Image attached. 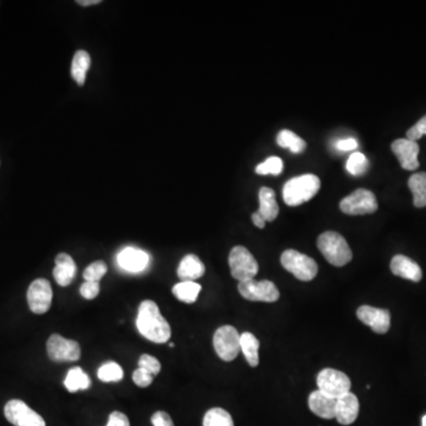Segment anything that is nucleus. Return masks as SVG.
<instances>
[{"label":"nucleus","mask_w":426,"mask_h":426,"mask_svg":"<svg viewBox=\"0 0 426 426\" xmlns=\"http://www.w3.org/2000/svg\"><path fill=\"white\" fill-rule=\"evenodd\" d=\"M136 327L138 333L154 344H166L172 335L170 323L161 315L155 302L145 300L138 307Z\"/></svg>","instance_id":"obj_1"},{"label":"nucleus","mask_w":426,"mask_h":426,"mask_svg":"<svg viewBox=\"0 0 426 426\" xmlns=\"http://www.w3.org/2000/svg\"><path fill=\"white\" fill-rule=\"evenodd\" d=\"M321 181L315 174H302L288 180L283 186V200L288 206H298L315 197Z\"/></svg>","instance_id":"obj_2"},{"label":"nucleus","mask_w":426,"mask_h":426,"mask_svg":"<svg viewBox=\"0 0 426 426\" xmlns=\"http://www.w3.org/2000/svg\"><path fill=\"white\" fill-rule=\"evenodd\" d=\"M317 248L334 266H344L353 258L347 241L335 231H327L317 238Z\"/></svg>","instance_id":"obj_3"},{"label":"nucleus","mask_w":426,"mask_h":426,"mask_svg":"<svg viewBox=\"0 0 426 426\" xmlns=\"http://www.w3.org/2000/svg\"><path fill=\"white\" fill-rule=\"evenodd\" d=\"M280 264L284 269L293 273L297 280H312L315 278L319 271V266L314 259L301 252L289 248L280 256Z\"/></svg>","instance_id":"obj_4"},{"label":"nucleus","mask_w":426,"mask_h":426,"mask_svg":"<svg viewBox=\"0 0 426 426\" xmlns=\"http://www.w3.org/2000/svg\"><path fill=\"white\" fill-rule=\"evenodd\" d=\"M229 266H230L231 275L234 280H253L258 273V263L251 252L244 246H234L229 255Z\"/></svg>","instance_id":"obj_5"},{"label":"nucleus","mask_w":426,"mask_h":426,"mask_svg":"<svg viewBox=\"0 0 426 426\" xmlns=\"http://www.w3.org/2000/svg\"><path fill=\"white\" fill-rule=\"evenodd\" d=\"M213 347L224 361H232L241 351V335L232 326H223L213 335Z\"/></svg>","instance_id":"obj_6"},{"label":"nucleus","mask_w":426,"mask_h":426,"mask_svg":"<svg viewBox=\"0 0 426 426\" xmlns=\"http://www.w3.org/2000/svg\"><path fill=\"white\" fill-rule=\"evenodd\" d=\"M340 209L348 216L371 214L378 209V202L373 192L359 188L341 200Z\"/></svg>","instance_id":"obj_7"},{"label":"nucleus","mask_w":426,"mask_h":426,"mask_svg":"<svg viewBox=\"0 0 426 426\" xmlns=\"http://www.w3.org/2000/svg\"><path fill=\"white\" fill-rule=\"evenodd\" d=\"M316 383L319 390L334 399H339L344 394L351 392V379L344 372L337 369H322L317 376Z\"/></svg>","instance_id":"obj_8"},{"label":"nucleus","mask_w":426,"mask_h":426,"mask_svg":"<svg viewBox=\"0 0 426 426\" xmlns=\"http://www.w3.org/2000/svg\"><path fill=\"white\" fill-rule=\"evenodd\" d=\"M239 294L248 301L276 302L280 298V291L271 280H248L238 284Z\"/></svg>","instance_id":"obj_9"},{"label":"nucleus","mask_w":426,"mask_h":426,"mask_svg":"<svg viewBox=\"0 0 426 426\" xmlns=\"http://www.w3.org/2000/svg\"><path fill=\"white\" fill-rule=\"evenodd\" d=\"M4 413L7 420L14 426H45L42 415L33 411L24 401L18 399L7 401Z\"/></svg>","instance_id":"obj_10"},{"label":"nucleus","mask_w":426,"mask_h":426,"mask_svg":"<svg viewBox=\"0 0 426 426\" xmlns=\"http://www.w3.org/2000/svg\"><path fill=\"white\" fill-rule=\"evenodd\" d=\"M49 358L55 362L77 361L81 347L77 341L69 340L60 334H53L46 344Z\"/></svg>","instance_id":"obj_11"},{"label":"nucleus","mask_w":426,"mask_h":426,"mask_svg":"<svg viewBox=\"0 0 426 426\" xmlns=\"http://www.w3.org/2000/svg\"><path fill=\"white\" fill-rule=\"evenodd\" d=\"M28 307L35 314H45L53 303V288L49 280L38 278L30 284L28 295Z\"/></svg>","instance_id":"obj_12"},{"label":"nucleus","mask_w":426,"mask_h":426,"mask_svg":"<svg viewBox=\"0 0 426 426\" xmlns=\"http://www.w3.org/2000/svg\"><path fill=\"white\" fill-rule=\"evenodd\" d=\"M356 315L362 323L371 327V329L376 333L385 334L390 329V314L387 309L361 305L356 310Z\"/></svg>","instance_id":"obj_13"},{"label":"nucleus","mask_w":426,"mask_h":426,"mask_svg":"<svg viewBox=\"0 0 426 426\" xmlns=\"http://www.w3.org/2000/svg\"><path fill=\"white\" fill-rule=\"evenodd\" d=\"M400 166L406 170H415L419 167V145L408 138H398L390 146Z\"/></svg>","instance_id":"obj_14"},{"label":"nucleus","mask_w":426,"mask_h":426,"mask_svg":"<svg viewBox=\"0 0 426 426\" xmlns=\"http://www.w3.org/2000/svg\"><path fill=\"white\" fill-rule=\"evenodd\" d=\"M117 263L121 269L128 273H141L148 266L149 256L140 248L128 246L117 255Z\"/></svg>","instance_id":"obj_15"},{"label":"nucleus","mask_w":426,"mask_h":426,"mask_svg":"<svg viewBox=\"0 0 426 426\" xmlns=\"http://www.w3.org/2000/svg\"><path fill=\"white\" fill-rule=\"evenodd\" d=\"M360 410L358 398L354 393L348 392L337 399L335 418L341 425H351L356 420Z\"/></svg>","instance_id":"obj_16"},{"label":"nucleus","mask_w":426,"mask_h":426,"mask_svg":"<svg viewBox=\"0 0 426 426\" xmlns=\"http://www.w3.org/2000/svg\"><path fill=\"white\" fill-rule=\"evenodd\" d=\"M390 271L395 276L401 277L412 282H419L422 280V271L420 266L404 255L394 256L390 261Z\"/></svg>","instance_id":"obj_17"},{"label":"nucleus","mask_w":426,"mask_h":426,"mask_svg":"<svg viewBox=\"0 0 426 426\" xmlns=\"http://www.w3.org/2000/svg\"><path fill=\"white\" fill-rule=\"evenodd\" d=\"M309 408L312 413L323 419L335 418L337 411V399L328 397L321 390H314L309 395Z\"/></svg>","instance_id":"obj_18"},{"label":"nucleus","mask_w":426,"mask_h":426,"mask_svg":"<svg viewBox=\"0 0 426 426\" xmlns=\"http://www.w3.org/2000/svg\"><path fill=\"white\" fill-rule=\"evenodd\" d=\"M205 273V266L198 256L190 253L181 259L178 266V276L182 282H195Z\"/></svg>","instance_id":"obj_19"},{"label":"nucleus","mask_w":426,"mask_h":426,"mask_svg":"<svg viewBox=\"0 0 426 426\" xmlns=\"http://www.w3.org/2000/svg\"><path fill=\"white\" fill-rule=\"evenodd\" d=\"M56 266L53 269V277L60 287H67L76 276V264L71 256L60 253L55 259Z\"/></svg>","instance_id":"obj_20"},{"label":"nucleus","mask_w":426,"mask_h":426,"mask_svg":"<svg viewBox=\"0 0 426 426\" xmlns=\"http://www.w3.org/2000/svg\"><path fill=\"white\" fill-rule=\"evenodd\" d=\"M259 209L257 212L266 219L273 222L276 219L280 212V207L276 202V195L270 187H262L259 190Z\"/></svg>","instance_id":"obj_21"},{"label":"nucleus","mask_w":426,"mask_h":426,"mask_svg":"<svg viewBox=\"0 0 426 426\" xmlns=\"http://www.w3.org/2000/svg\"><path fill=\"white\" fill-rule=\"evenodd\" d=\"M90 63H92L90 55L87 51L78 50L77 53H75L71 63V76L78 85H84Z\"/></svg>","instance_id":"obj_22"},{"label":"nucleus","mask_w":426,"mask_h":426,"mask_svg":"<svg viewBox=\"0 0 426 426\" xmlns=\"http://www.w3.org/2000/svg\"><path fill=\"white\" fill-rule=\"evenodd\" d=\"M408 188L411 190L413 195V205L415 207H425L426 206V173L412 174L408 179Z\"/></svg>","instance_id":"obj_23"},{"label":"nucleus","mask_w":426,"mask_h":426,"mask_svg":"<svg viewBox=\"0 0 426 426\" xmlns=\"http://www.w3.org/2000/svg\"><path fill=\"white\" fill-rule=\"evenodd\" d=\"M259 341L252 333L245 332L241 335V351L246 361L251 367H257L259 364Z\"/></svg>","instance_id":"obj_24"},{"label":"nucleus","mask_w":426,"mask_h":426,"mask_svg":"<svg viewBox=\"0 0 426 426\" xmlns=\"http://www.w3.org/2000/svg\"><path fill=\"white\" fill-rule=\"evenodd\" d=\"M90 385H92L90 378L80 367L71 368L67 372V378L64 380V386L71 393H75L77 390H87L90 387Z\"/></svg>","instance_id":"obj_25"},{"label":"nucleus","mask_w":426,"mask_h":426,"mask_svg":"<svg viewBox=\"0 0 426 426\" xmlns=\"http://www.w3.org/2000/svg\"><path fill=\"white\" fill-rule=\"evenodd\" d=\"M276 141L282 148H288L295 154L305 152V147H307L305 140L300 138L297 134H295L294 131H289V129L280 131L277 134Z\"/></svg>","instance_id":"obj_26"},{"label":"nucleus","mask_w":426,"mask_h":426,"mask_svg":"<svg viewBox=\"0 0 426 426\" xmlns=\"http://www.w3.org/2000/svg\"><path fill=\"white\" fill-rule=\"evenodd\" d=\"M202 290V285L195 282H180L175 284L173 289V295L179 301L185 303H195Z\"/></svg>","instance_id":"obj_27"},{"label":"nucleus","mask_w":426,"mask_h":426,"mask_svg":"<svg viewBox=\"0 0 426 426\" xmlns=\"http://www.w3.org/2000/svg\"><path fill=\"white\" fill-rule=\"evenodd\" d=\"M202 426H234V424L229 412L224 408H213L204 415Z\"/></svg>","instance_id":"obj_28"},{"label":"nucleus","mask_w":426,"mask_h":426,"mask_svg":"<svg viewBox=\"0 0 426 426\" xmlns=\"http://www.w3.org/2000/svg\"><path fill=\"white\" fill-rule=\"evenodd\" d=\"M99 379L103 383H117L124 379V369L116 362H104L97 372Z\"/></svg>","instance_id":"obj_29"},{"label":"nucleus","mask_w":426,"mask_h":426,"mask_svg":"<svg viewBox=\"0 0 426 426\" xmlns=\"http://www.w3.org/2000/svg\"><path fill=\"white\" fill-rule=\"evenodd\" d=\"M369 163L365 154L360 152H355L351 154L348 158L346 168L351 175H362L368 170Z\"/></svg>","instance_id":"obj_30"},{"label":"nucleus","mask_w":426,"mask_h":426,"mask_svg":"<svg viewBox=\"0 0 426 426\" xmlns=\"http://www.w3.org/2000/svg\"><path fill=\"white\" fill-rule=\"evenodd\" d=\"M255 170L256 173L261 175H266V174L278 175L283 170V161L278 156H270L266 161L257 165Z\"/></svg>","instance_id":"obj_31"},{"label":"nucleus","mask_w":426,"mask_h":426,"mask_svg":"<svg viewBox=\"0 0 426 426\" xmlns=\"http://www.w3.org/2000/svg\"><path fill=\"white\" fill-rule=\"evenodd\" d=\"M106 264L102 261H96V262L92 263L90 266H87L83 273V277L85 280H90V282H99V280L102 278L106 273Z\"/></svg>","instance_id":"obj_32"},{"label":"nucleus","mask_w":426,"mask_h":426,"mask_svg":"<svg viewBox=\"0 0 426 426\" xmlns=\"http://www.w3.org/2000/svg\"><path fill=\"white\" fill-rule=\"evenodd\" d=\"M138 367L146 369L147 372L151 373L153 376H158L161 371V364L158 359L152 355L143 354L138 359Z\"/></svg>","instance_id":"obj_33"},{"label":"nucleus","mask_w":426,"mask_h":426,"mask_svg":"<svg viewBox=\"0 0 426 426\" xmlns=\"http://www.w3.org/2000/svg\"><path fill=\"white\" fill-rule=\"evenodd\" d=\"M424 135H426V115L425 116H422L415 126H412L408 129V133H406V138L411 140V141L417 142Z\"/></svg>","instance_id":"obj_34"},{"label":"nucleus","mask_w":426,"mask_h":426,"mask_svg":"<svg viewBox=\"0 0 426 426\" xmlns=\"http://www.w3.org/2000/svg\"><path fill=\"white\" fill-rule=\"evenodd\" d=\"M80 293L85 300H94L99 294V282L85 280L80 288Z\"/></svg>","instance_id":"obj_35"},{"label":"nucleus","mask_w":426,"mask_h":426,"mask_svg":"<svg viewBox=\"0 0 426 426\" xmlns=\"http://www.w3.org/2000/svg\"><path fill=\"white\" fill-rule=\"evenodd\" d=\"M153 378L154 376L151 373L147 372L146 369L140 368V367L135 369L133 373V381L138 387H148L153 383Z\"/></svg>","instance_id":"obj_36"},{"label":"nucleus","mask_w":426,"mask_h":426,"mask_svg":"<svg viewBox=\"0 0 426 426\" xmlns=\"http://www.w3.org/2000/svg\"><path fill=\"white\" fill-rule=\"evenodd\" d=\"M106 426H131L127 415L122 412H111Z\"/></svg>","instance_id":"obj_37"},{"label":"nucleus","mask_w":426,"mask_h":426,"mask_svg":"<svg viewBox=\"0 0 426 426\" xmlns=\"http://www.w3.org/2000/svg\"><path fill=\"white\" fill-rule=\"evenodd\" d=\"M152 424L154 426H174L170 415L163 411H158L152 415Z\"/></svg>","instance_id":"obj_38"},{"label":"nucleus","mask_w":426,"mask_h":426,"mask_svg":"<svg viewBox=\"0 0 426 426\" xmlns=\"http://www.w3.org/2000/svg\"><path fill=\"white\" fill-rule=\"evenodd\" d=\"M334 147L340 151V152H349L354 151L358 147V141L354 138H344V140H337L334 143Z\"/></svg>","instance_id":"obj_39"},{"label":"nucleus","mask_w":426,"mask_h":426,"mask_svg":"<svg viewBox=\"0 0 426 426\" xmlns=\"http://www.w3.org/2000/svg\"><path fill=\"white\" fill-rule=\"evenodd\" d=\"M252 223L255 224V226L263 229L266 226V219L263 218L258 212L252 213Z\"/></svg>","instance_id":"obj_40"},{"label":"nucleus","mask_w":426,"mask_h":426,"mask_svg":"<svg viewBox=\"0 0 426 426\" xmlns=\"http://www.w3.org/2000/svg\"><path fill=\"white\" fill-rule=\"evenodd\" d=\"M99 3H101L99 0H77V4H80L81 6H92V5Z\"/></svg>","instance_id":"obj_41"},{"label":"nucleus","mask_w":426,"mask_h":426,"mask_svg":"<svg viewBox=\"0 0 426 426\" xmlns=\"http://www.w3.org/2000/svg\"><path fill=\"white\" fill-rule=\"evenodd\" d=\"M422 425L426 426V415L422 417Z\"/></svg>","instance_id":"obj_42"}]
</instances>
